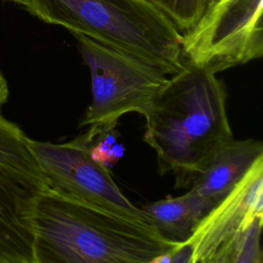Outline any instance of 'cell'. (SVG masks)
Returning a JSON list of instances; mask_svg holds the SVG:
<instances>
[{"label": "cell", "instance_id": "cell-1", "mask_svg": "<svg viewBox=\"0 0 263 263\" xmlns=\"http://www.w3.org/2000/svg\"><path fill=\"white\" fill-rule=\"evenodd\" d=\"M178 245L149 223L72 200L49 188L33 214V263H151Z\"/></svg>", "mask_w": 263, "mask_h": 263}, {"label": "cell", "instance_id": "cell-2", "mask_svg": "<svg viewBox=\"0 0 263 263\" xmlns=\"http://www.w3.org/2000/svg\"><path fill=\"white\" fill-rule=\"evenodd\" d=\"M144 141L155 151L161 175L179 185L233 139L226 91L216 74L189 63L167 79L144 114Z\"/></svg>", "mask_w": 263, "mask_h": 263}, {"label": "cell", "instance_id": "cell-3", "mask_svg": "<svg viewBox=\"0 0 263 263\" xmlns=\"http://www.w3.org/2000/svg\"><path fill=\"white\" fill-rule=\"evenodd\" d=\"M59 25L176 74L185 66L182 33L147 0H28L26 8Z\"/></svg>", "mask_w": 263, "mask_h": 263}, {"label": "cell", "instance_id": "cell-4", "mask_svg": "<svg viewBox=\"0 0 263 263\" xmlns=\"http://www.w3.org/2000/svg\"><path fill=\"white\" fill-rule=\"evenodd\" d=\"M73 35L90 73L91 100L79 125L113 127L122 115H144L167 82L165 73L89 37Z\"/></svg>", "mask_w": 263, "mask_h": 263}, {"label": "cell", "instance_id": "cell-5", "mask_svg": "<svg viewBox=\"0 0 263 263\" xmlns=\"http://www.w3.org/2000/svg\"><path fill=\"white\" fill-rule=\"evenodd\" d=\"M48 188L30 138L0 113V263H33V214Z\"/></svg>", "mask_w": 263, "mask_h": 263}, {"label": "cell", "instance_id": "cell-6", "mask_svg": "<svg viewBox=\"0 0 263 263\" xmlns=\"http://www.w3.org/2000/svg\"><path fill=\"white\" fill-rule=\"evenodd\" d=\"M263 0H217L182 34L185 62L214 74L263 54Z\"/></svg>", "mask_w": 263, "mask_h": 263}, {"label": "cell", "instance_id": "cell-7", "mask_svg": "<svg viewBox=\"0 0 263 263\" xmlns=\"http://www.w3.org/2000/svg\"><path fill=\"white\" fill-rule=\"evenodd\" d=\"M49 189L72 200L149 223L141 208L119 189L105 164L96 158L89 137L67 143L30 139Z\"/></svg>", "mask_w": 263, "mask_h": 263}, {"label": "cell", "instance_id": "cell-8", "mask_svg": "<svg viewBox=\"0 0 263 263\" xmlns=\"http://www.w3.org/2000/svg\"><path fill=\"white\" fill-rule=\"evenodd\" d=\"M263 217V160L201 220L189 241L194 263L215 255Z\"/></svg>", "mask_w": 263, "mask_h": 263}, {"label": "cell", "instance_id": "cell-9", "mask_svg": "<svg viewBox=\"0 0 263 263\" xmlns=\"http://www.w3.org/2000/svg\"><path fill=\"white\" fill-rule=\"evenodd\" d=\"M261 160L263 144L260 141L231 139L191 176L189 190L219 202Z\"/></svg>", "mask_w": 263, "mask_h": 263}, {"label": "cell", "instance_id": "cell-10", "mask_svg": "<svg viewBox=\"0 0 263 263\" xmlns=\"http://www.w3.org/2000/svg\"><path fill=\"white\" fill-rule=\"evenodd\" d=\"M217 203L188 190L177 197L147 202L141 210L160 235L182 243L189 240L201 220Z\"/></svg>", "mask_w": 263, "mask_h": 263}, {"label": "cell", "instance_id": "cell-11", "mask_svg": "<svg viewBox=\"0 0 263 263\" xmlns=\"http://www.w3.org/2000/svg\"><path fill=\"white\" fill-rule=\"evenodd\" d=\"M181 32L190 31L211 5V0H147Z\"/></svg>", "mask_w": 263, "mask_h": 263}, {"label": "cell", "instance_id": "cell-12", "mask_svg": "<svg viewBox=\"0 0 263 263\" xmlns=\"http://www.w3.org/2000/svg\"><path fill=\"white\" fill-rule=\"evenodd\" d=\"M263 217H258L246 230L232 263H263L261 232Z\"/></svg>", "mask_w": 263, "mask_h": 263}, {"label": "cell", "instance_id": "cell-13", "mask_svg": "<svg viewBox=\"0 0 263 263\" xmlns=\"http://www.w3.org/2000/svg\"><path fill=\"white\" fill-rule=\"evenodd\" d=\"M151 263H194L192 245L189 240L179 243L176 248L159 256Z\"/></svg>", "mask_w": 263, "mask_h": 263}, {"label": "cell", "instance_id": "cell-14", "mask_svg": "<svg viewBox=\"0 0 263 263\" xmlns=\"http://www.w3.org/2000/svg\"><path fill=\"white\" fill-rule=\"evenodd\" d=\"M243 234L234 238L233 240H231L228 245H226L223 249H221L215 255L208 257L206 259H203L197 263H232V261L238 251V248H239V245H240Z\"/></svg>", "mask_w": 263, "mask_h": 263}, {"label": "cell", "instance_id": "cell-15", "mask_svg": "<svg viewBox=\"0 0 263 263\" xmlns=\"http://www.w3.org/2000/svg\"><path fill=\"white\" fill-rule=\"evenodd\" d=\"M8 95H9L8 84H7L4 74L2 73V71L0 69V106L3 105L7 101Z\"/></svg>", "mask_w": 263, "mask_h": 263}, {"label": "cell", "instance_id": "cell-16", "mask_svg": "<svg viewBox=\"0 0 263 263\" xmlns=\"http://www.w3.org/2000/svg\"><path fill=\"white\" fill-rule=\"evenodd\" d=\"M6 1L16 3V4H18V5L24 6L25 8H27V6H28V0H6Z\"/></svg>", "mask_w": 263, "mask_h": 263}, {"label": "cell", "instance_id": "cell-17", "mask_svg": "<svg viewBox=\"0 0 263 263\" xmlns=\"http://www.w3.org/2000/svg\"><path fill=\"white\" fill-rule=\"evenodd\" d=\"M216 1H217V0H211V5H212V4H214ZM211 5H210V6H211Z\"/></svg>", "mask_w": 263, "mask_h": 263}]
</instances>
